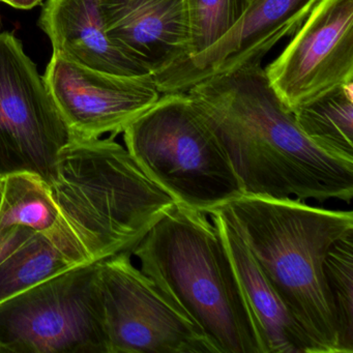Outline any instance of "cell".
Listing matches in <instances>:
<instances>
[{"mask_svg":"<svg viewBox=\"0 0 353 353\" xmlns=\"http://www.w3.org/2000/svg\"><path fill=\"white\" fill-rule=\"evenodd\" d=\"M185 92L220 140L243 195L350 203L353 162L330 156L303 133L262 63L208 78Z\"/></svg>","mask_w":353,"mask_h":353,"instance_id":"6da1fadb","label":"cell"},{"mask_svg":"<svg viewBox=\"0 0 353 353\" xmlns=\"http://www.w3.org/2000/svg\"><path fill=\"white\" fill-rule=\"evenodd\" d=\"M113 138H74L49 185L59 218L45 233L74 265L132 254L176 204Z\"/></svg>","mask_w":353,"mask_h":353,"instance_id":"7a4b0ae2","label":"cell"},{"mask_svg":"<svg viewBox=\"0 0 353 353\" xmlns=\"http://www.w3.org/2000/svg\"><path fill=\"white\" fill-rule=\"evenodd\" d=\"M132 255L216 353H265L222 235L208 214L175 204Z\"/></svg>","mask_w":353,"mask_h":353,"instance_id":"3957f363","label":"cell"},{"mask_svg":"<svg viewBox=\"0 0 353 353\" xmlns=\"http://www.w3.org/2000/svg\"><path fill=\"white\" fill-rule=\"evenodd\" d=\"M317 353H339L334 310L324 278L332 245L353 232L352 212L287 198L243 195L220 208Z\"/></svg>","mask_w":353,"mask_h":353,"instance_id":"277c9868","label":"cell"},{"mask_svg":"<svg viewBox=\"0 0 353 353\" xmlns=\"http://www.w3.org/2000/svg\"><path fill=\"white\" fill-rule=\"evenodd\" d=\"M123 133L128 152L176 203L208 216L243 195L220 140L187 92L163 94Z\"/></svg>","mask_w":353,"mask_h":353,"instance_id":"5b68a950","label":"cell"},{"mask_svg":"<svg viewBox=\"0 0 353 353\" xmlns=\"http://www.w3.org/2000/svg\"><path fill=\"white\" fill-rule=\"evenodd\" d=\"M109 353L98 263L0 303V353Z\"/></svg>","mask_w":353,"mask_h":353,"instance_id":"8992f818","label":"cell"},{"mask_svg":"<svg viewBox=\"0 0 353 353\" xmlns=\"http://www.w3.org/2000/svg\"><path fill=\"white\" fill-rule=\"evenodd\" d=\"M73 139L21 41L0 32V176L30 173L50 185Z\"/></svg>","mask_w":353,"mask_h":353,"instance_id":"52a82bcc","label":"cell"},{"mask_svg":"<svg viewBox=\"0 0 353 353\" xmlns=\"http://www.w3.org/2000/svg\"><path fill=\"white\" fill-rule=\"evenodd\" d=\"M131 256L98 262L109 353H216Z\"/></svg>","mask_w":353,"mask_h":353,"instance_id":"ba28073f","label":"cell"},{"mask_svg":"<svg viewBox=\"0 0 353 353\" xmlns=\"http://www.w3.org/2000/svg\"><path fill=\"white\" fill-rule=\"evenodd\" d=\"M266 77L284 106L353 83V0H319Z\"/></svg>","mask_w":353,"mask_h":353,"instance_id":"9c48e42d","label":"cell"},{"mask_svg":"<svg viewBox=\"0 0 353 353\" xmlns=\"http://www.w3.org/2000/svg\"><path fill=\"white\" fill-rule=\"evenodd\" d=\"M43 77L74 138L80 139L123 133L161 97L152 75L103 73L57 54Z\"/></svg>","mask_w":353,"mask_h":353,"instance_id":"30bf717a","label":"cell"},{"mask_svg":"<svg viewBox=\"0 0 353 353\" xmlns=\"http://www.w3.org/2000/svg\"><path fill=\"white\" fill-rule=\"evenodd\" d=\"M318 1L252 0L241 20L221 40L154 75L159 92H185L208 78L262 63L281 40L299 30Z\"/></svg>","mask_w":353,"mask_h":353,"instance_id":"8fae6325","label":"cell"},{"mask_svg":"<svg viewBox=\"0 0 353 353\" xmlns=\"http://www.w3.org/2000/svg\"><path fill=\"white\" fill-rule=\"evenodd\" d=\"M111 42L152 76L190 57L185 0H100Z\"/></svg>","mask_w":353,"mask_h":353,"instance_id":"7c38bea8","label":"cell"},{"mask_svg":"<svg viewBox=\"0 0 353 353\" xmlns=\"http://www.w3.org/2000/svg\"><path fill=\"white\" fill-rule=\"evenodd\" d=\"M39 26L53 54L82 67L119 76L152 75L107 36L100 0H47Z\"/></svg>","mask_w":353,"mask_h":353,"instance_id":"4fadbf2b","label":"cell"},{"mask_svg":"<svg viewBox=\"0 0 353 353\" xmlns=\"http://www.w3.org/2000/svg\"><path fill=\"white\" fill-rule=\"evenodd\" d=\"M208 216L222 235L265 353H317L252 255L232 221L220 208Z\"/></svg>","mask_w":353,"mask_h":353,"instance_id":"5bb4252c","label":"cell"},{"mask_svg":"<svg viewBox=\"0 0 353 353\" xmlns=\"http://www.w3.org/2000/svg\"><path fill=\"white\" fill-rule=\"evenodd\" d=\"M292 113L299 129L316 146L353 162V83L330 88Z\"/></svg>","mask_w":353,"mask_h":353,"instance_id":"9a60e30c","label":"cell"},{"mask_svg":"<svg viewBox=\"0 0 353 353\" xmlns=\"http://www.w3.org/2000/svg\"><path fill=\"white\" fill-rule=\"evenodd\" d=\"M73 266L47 233H34L0 262V303Z\"/></svg>","mask_w":353,"mask_h":353,"instance_id":"2e32d148","label":"cell"},{"mask_svg":"<svg viewBox=\"0 0 353 353\" xmlns=\"http://www.w3.org/2000/svg\"><path fill=\"white\" fill-rule=\"evenodd\" d=\"M59 210L49 185L30 173L3 177L0 205V229L26 227L34 233L47 232L54 227Z\"/></svg>","mask_w":353,"mask_h":353,"instance_id":"e0dca14e","label":"cell"},{"mask_svg":"<svg viewBox=\"0 0 353 353\" xmlns=\"http://www.w3.org/2000/svg\"><path fill=\"white\" fill-rule=\"evenodd\" d=\"M324 278L336 319L339 353H352L353 232L339 239L328 252Z\"/></svg>","mask_w":353,"mask_h":353,"instance_id":"ac0fdd59","label":"cell"},{"mask_svg":"<svg viewBox=\"0 0 353 353\" xmlns=\"http://www.w3.org/2000/svg\"><path fill=\"white\" fill-rule=\"evenodd\" d=\"M250 5L251 0H185L191 34L188 57L199 54L221 40Z\"/></svg>","mask_w":353,"mask_h":353,"instance_id":"d6986e66","label":"cell"},{"mask_svg":"<svg viewBox=\"0 0 353 353\" xmlns=\"http://www.w3.org/2000/svg\"><path fill=\"white\" fill-rule=\"evenodd\" d=\"M34 233L30 229L22 226L0 229V262Z\"/></svg>","mask_w":353,"mask_h":353,"instance_id":"ffe728a7","label":"cell"},{"mask_svg":"<svg viewBox=\"0 0 353 353\" xmlns=\"http://www.w3.org/2000/svg\"><path fill=\"white\" fill-rule=\"evenodd\" d=\"M0 3H7L15 9L32 10L42 5L43 0H0Z\"/></svg>","mask_w":353,"mask_h":353,"instance_id":"44dd1931","label":"cell"},{"mask_svg":"<svg viewBox=\"0 0 353 353\" xmlns=\"http://www.w3.org/2000/svg\"><path fill=\"white\" fill-rule=\"evenodd\" d=\"M3 177L0 176V205H1V200H3Z\"/></svg>","mask_w":353,"mask_h":353,"instance_id":"7402d4cb","label":"cell"},{"mask_svg":"<svg viewBox=\"0 0 353 353\" xmlns=\"http://www.w3.org/2000/svg\"><path fill=\"white\" fill-rule=\"evenodd\" d=\"M1 28H3V19H1V14H0V32H1Z\"/></svg>","mask_w":353,"mask_h":353,"instance_id":"603a6c76","label":"cell"},{"mask_svg":"<svg viewBox=\"0 0 353 353\" xmlns=\"http://www.w3.org/2000/svg\"><path fill=\"white\" fill-rule=\"evenodd\" d=\"M251 1H252V0H251Z\"/></svg>","mask_w":353,"mask_h":353,"instance_id":"cb8c5ba5","label":"cell"}]
</instances>
